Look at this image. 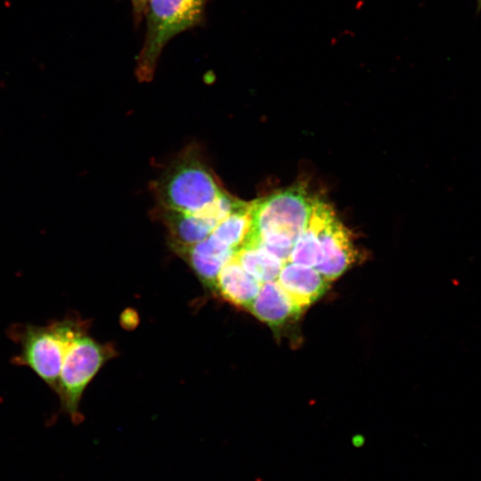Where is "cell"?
I'll return each mask as SVG.
<instances>
[{
	"label": "cell",
	"instance_id": "1",
	"mask_svg": "<svg viewBox=\"0 0 481 481\" xmlns=\"http://www.w3.org/2000/svg\"><path fill=\"white\" fill-rule=\"evenodd\" d=\"M89 323L69 314L45 325L13 323L7 336L20 346L11 362L29 368L54 392L66 351L73 339L88 331Z\"/></svg>",
	"mask_w": 481,
	"mask_h": 481
},
{
	"label": "cell",
	"instance_id": "2",
	"mask_svg": "<svg viewBox=\"0 0 481 481\" xmlns=\"http://www.w3.org/2000/svg\"><path fill=\"white\" fill-rule=\"evenodd\" d=\"M162 208L185 213L207 209L224 192L213 173L193 152L173 163L157 182Z\"/></svg>",
	"mask_w": 481,
	"mask_h": 481
},
{
	"label": "cell",
	"instance_id": "3",
	"mask_svg": "<svg viewBox=\"0 0 481 481\" xmlns=\"http://www.w3.org/2000/svg\"><path fill=\"white\" fill-rule=\"evenodd\" d=\"M113 356V347L96 341L88 331L76 337L69 346L54 393L60 401L59 412L69 416L74 425L84 420L79 407L86 388Z\"/></svg>",
	"mask_w": 481,
	"mask_h": 481
},
{
	"label": "cell",
	"instance_id": "4",
	"mask_svg": "<svg viewBox=\"0 0 481 481\" xmlns=\"http://www.w3.org/2000/svg\"><path fill=\"white\" fill-rule=\"evenodd\" d=\"M208 0H151L147 10L144 44L137 58L136 75L150 80L167 43L197 24Z\"/></svg>",
	"mask_w": 481,
	"mask_h": 481
},
{
	"label": "cell",
	"instance_id": "5",
	"mask_svg": "<svg viewBox=\"0 0 481 481\" xmlns=\"http://www.w3.org/2000/svg\"><path fill=\"white\" fill-rule=\"evenodd\" d=\"M314 199L301 186L276 192L251 204L250 238L273 234L294 243L306 228Z\"/></svg>",
	"mask_w": 481,
	"mask_h": 481
},
{
	"label": "cell",
	"instance_id": "6",
	"mask_svg": "<svg viewBox=\"0 0 481 481\" xmlns=\"http://www.w3.org/2000/svg\"><path fill=\"white\" fill-rule=\"evenodd\" d=\"M318 237L323 258L315 269L329 281H331L355 262L357 250L349 230L326 203L323 208Z\"/></svg>",
	"mask_w": 481,
	"mask_h": 481
},
{
	"label": "cell",
	"instance_id": "7",
	"mask_svg": "<svg viewBox=\"0 0 481 481\" xmlns=\"http://www.w3.org/2000/svg\"><path fill=\"white\" fill-rule=\"evenodd\" d=\"M276 281L301 309L321 297L330 282L314 267L289 261L282 265Z\"/></svg>",
	"mask_w": 481,
	"mask_h": 481
},
{
	"label": "cell",
	"instance_id": "8",
	"mask_svg": "<svg viewBox=\"0 0 481 481\" xmlns=\"http://www.w3.org/2000/svg\"><path fill=\"white\" fill-rule=\"evenodd\" d=\"M177 252L185 258L201 282L212 289L222 268L236 254L210 235L196 244L177 249Z\"/></svg>",
	"mask_w": 481,
	"mask_h": 481
},
{
	"label": "cell",
	"instance_id": "9",
	"mask_svg": "<svg viewBox=\"0 0 481 481\" xmlns=\"http://www.w3.org/2000/svg\"><path fill=\"white\" fill-rule=\"evenodd\" d=\"M160 214L176 250L207 239L219 223L206 210L185 213L162 208Z\"/></svg>",
	"mask_w": 481,
	"mask_h": 481
},
{
	"label": "cell",
	"instance_id": "10",
	"mask_svg": "<svg viewBox=\"0 0 481 481\" xmlns=\"http://www.w3.org/2000/svg\"><path fill=\"white\" fill-rule=\"evenodd\" d=\"M248 309L258 320L273 327L283 324L301 311L276 280L264 282L260 286Z\"/></svg>",
	"mask_w": 481,
	"mask_h": 481
},
{
	"label": "cell",
	"instance_id": "11",
	"mask_svg": "<svg viewBox=\"0 0 481 481\" xmlns=\"http://www.w3.org/2000/svg\"><path fill=\"white\" fill-rule=\"evenodd\" d=\"M260 283L233 257L220 271L213 289L227 303L248 308L257 297Z\"/></svg>",
	"mask_w": 481,
	"mask_h": 481
},
{
	"label": "cell",
	"instance_id": "12",
	"mask_svg": "<svg viewBox=\"0 0 481 481\" xmlns=\"http://www.w3.org/2000/svg\"><path fill=\"white\" fill-rule=\"evenodd\" d=\"M325 203L314 200L309 221L295 242L288 261L316 267L323 258L322 249L318 237Z\"/></svg>",
	"mask_w": 481,
	"mask_h": 481
},
{
	"label": "cell",
	"instance_id": "13",
	"mask_svg": "<svg viewBox=\"0 0 481 481\" xmlns=\"http://www.w3.org/2000/svg\"><path fill=\"white\" fill-rule=\"evenodd\" d=\"M251 232V204L242 202L239 208L218 223L210 236L237 252L247 243Z\"/></svg>",
	"mask_w": 481,
	"mask_h": 481
},
{
	"label": "cell",
	"instance_id": "14",
	"mask_svg": "<svg viewBox=\"0 0 481 481\" xmlns=\"http://www.w3.org/2000/svg\"><path fill=\"white\" fill-rule=\"evenodd\" d=\"M234 257L248 273L261 283L277 280L284 264L268 250L255 243L242 246Z\"/></svg>",
	"mask_w": 481,
	"mask_h": 481
},
{
	"label": "cell",
	"instance_id": "15",
	"mask_svg": "<svg viewBox=\"0 0 481 481\" xmlns=\"http://www.w3.org/2000/svg\"><path fill=\"white\" fill-rule=\"evenodd\" d=\"M135 15H140L148 7L151 0H130Z\"/></svg>",
	"mask_w": 481,
	"mask_h": 481
},
{
	"label": "cell",
	"instance_id": "16",
	"mask_svg": "<svg viewBox=\"0 0 481 481\" xmlns=\"http://www.w3.org/2000/svg\"><path fill=\"white\" fill-rule=\"evenodd\" d=\"M479 7H481V0H478Z\"/></svg>",
	"mask_w": 481,
	"mask_h": 481
}]
</instances>
